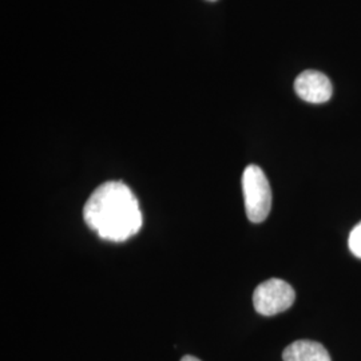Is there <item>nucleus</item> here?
Masks as SVG:
<instances>
[{
  "instance_id": "3",
  "label": "nucleus",
  "mask_w": 361,
  "mask_h": 361,
  "mask_svg": "<svg viewBox=\"0 0 361 361\" xmlns=\"http://www.w3.org/2000/svg\"><path fill=\"white\" fill-rule=\"evenodd\" d=\"M296 300L295 289L284 280L271 279L258 285L253 293V305L262 316H274L289 310Z\"/></svg>"
},
{
  "instance_id": "1",
  "label": "nucleus",
  "mask_w": 361,
  "mask_h": 361,
  "mask_svg": "<svg viewBox=\"0 0 361 361\" xmlns=\"http://www.w3.org/2000/svg\"><path fill=\"white\" fill-rule=\"evenodd\" d=\"M87 226L107 241L122 243L142 228L140 204L129 186L121 180H109L98 186L83 207Z\"/></svg>"
},
{
  "instance_id": "5",
  "label": "nucleus",
  "mask_w": 361,
  "mask_h": 361,
  "mask_svg": "<svg viewBox=\"0 0 361 361\" xmlns=\"http://www.w3.org/2000/svg\"><path fill=\"white\" fill-rule=\"evenodd\" d=\"M284 361H332L328 350L320 343L298 340L288 345L283 352Z\"/></svg>"
},
{
  "instance_id": "4",
  "label": "nucleus",
  "mask_w": 361,
  "mask_h": 361,
  "mask_svg": "<svg viewBox=\"0 0 361 361\" xmlns=\"http://www.w3.org/2000/svg\"><path fill=\"white\" fill-rule=\"evenodd\" d=\"M295 91L302 101L308 104H320L331 99L334 87L329 78L323 73L307 70L296 78Z\"/></svg>"
},
{
  "instance_id": "7",
  "label": "nucleus",
  "mask_w": 361,
  "mask_h": 361,
  "mask_svg": "<svg viewBox=\"0 0 361 361\" xmlns=\"http://www.w3.org/2000/svg\"><path fill=\"white\" fill-rule=\"evenodd\" d=\"M180 361H201L200 359H197V357H194V356H190V355H188V356H183Z\"/></svg>"
},
{
  "instance_id": "2",
  "label": "nucleus",
  "mask_w": 361,
  "mask_h": 361,
  "mask_svg": "<svg viewBox=\"0 0 361 361\" xmlns=\"http://www.w3.org/2000/svg\"><path fill=\"white\" fill-rule=\"evenodd\" d=\"M243 192L249 221L253 224L265 221L271 207V185L264 170L257 165H249L244 170Z\"/></svg>"
},
{
  "instance_id": "8",
  "label": "nucleus",
  "mask_w": 361,
  "mask_h": 361,
  "mask_svg": "<svg viewBox=\"0 0 361 361\" xmlns=\"http://www.w3.org/2000/svg\"><path fill=\"white\" fill-rule=\"evenodd\" d=\"M210 1H216V0H210Z\"/></svg>"
},
{
  "instance_id": "6",
  "label": "nucleus",
  "mask_w": 361,
  "mask_h": 361,
  "mask_svg": "<svg viewBox=\"0 0 361 361\" xmlns=\"http://www.w3.org/2000/svg\"><path fill=\"white\" fill-rule=\"evenodd\" d=\"M348 245L353 256L361 258V222H359L349 234Z\"/></svg>"
}]
</instances>
